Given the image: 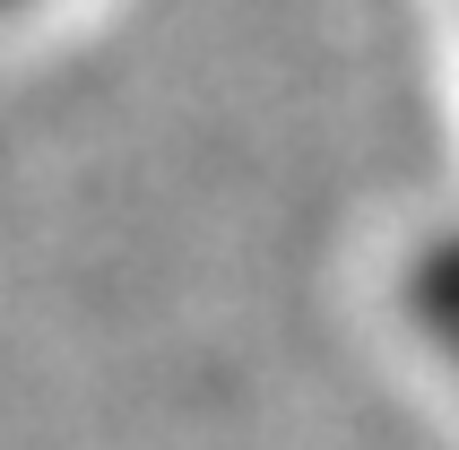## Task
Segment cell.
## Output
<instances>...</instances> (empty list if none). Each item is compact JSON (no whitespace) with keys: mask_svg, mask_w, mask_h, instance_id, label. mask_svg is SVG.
Segmentation results:
<instances>
[{"mask_svg":"<svg viewBox=\"0 0 459 450\" xmlns=\"http://www.w3.org/2000/svg\"><path fill=\"white\" fill-rule=\"evenodd\" d=\"M26 9H44V0H0V18H26Z\"/></svg>","mask_w":459,"mask_h":450,"instance_id":"1","label":"cell"}]
</instances>
